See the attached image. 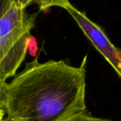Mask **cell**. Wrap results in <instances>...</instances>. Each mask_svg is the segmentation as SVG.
Returning a JSON list of instances; mask_svg holds the SVG:
<instances>
[{"mask_svg": "<svg viewBox=\"0 0 121 121\" xmlns=\"http://www.w3.org/2000/svg\"><path fill=\"white\" fill-rule=\"evenodd\" d=\"M10 121V120H9V119L8 118H4V119H3V121Z\"/></svg>", "mask_w": 121, "mask_h": 121, "instance_id": "obj_12", "label": "cell"}, {"mask_svg": "<svg viewBox=\"0 0 121 121\" xmlns=\"http://www.w3.org/2000/svg\"><path fill=\"white\" fill-rule=\"evenodd\" d=\"M66 10L77 23L96 50L112 66L118 76H121V53L111 41L103 29L91 21L87 15L72 5Z\"/></svg>", "mask_w": 121, "mask_h": 121, "instance_id": "obj_3", "label": "cell"}, {"mask_svg": "<svg viewBox=\"0 0 121 121\" xmlns=\"http://www.w3.org/2000/svg\"><path fill=\"white\" fill-rule=\"evenodd\" d=\"M86 57L72 66L64 61L40 63L38 58L6 87V108L11 121H62L86 109Z\"/></svg>", "mask_w": 121, "mask_h": 121, "instance_id": "obj_1", "label": "cell"}, {"mask_svg": "<svg viewBox=\"0 0 121 121\" xmlns=\"http://www.w3.org/2000/svg\"><path fill=\"white\" fill-rule=\"evenodd\" d=\"M0 78H2V79H4V80H6V79H5V78L4 77V75H3V73H2L1 71V68H0Z\"/></svg>", "mask_w": 121, "mask_h": 121, "instance_id": "obj_10", "label": "cell"}, {"mask_svg": "<svg viewBox=\"0 0 121 121\" xmlns=\"http://www.w3.org/2000/svg\"><path fill=\"white\" fill-rule=\"evenodd\" d=\"M26 1H27V0H21V1H20L21 5V6H22L23 9H25V8H24V5H25V4H26Z\"/></svg>", "mask_w": 121, "mask_h": 121, "instance_id": "obj_9", "label": "cell"}, {"mask_svg": "<svg viewBox=\"0 0 121 121\" xmlns=\"http://www.w3.org/2000/svg\"><path fill=\"white\" fill-rule=\"evenodd\" d=\"M33 3L38 6L40 11H46L52 6H60L66 10V9L72 6L69 0H27L24 8L26 9Z\"/></svg>", "mask_w": 121, "mask_h": 121, "instance_id": "obj_4", "label": "cell"}, {"mask_svg": "<svg viewBox=\"0 0 121 121\" xmlns=\"http://www.w3.org/2000/svg\"><path fill=\"white\" fill-rule=\"evenodd\" d=\"M62 121H112L109 119L98 118L92 116L86 110L75 113Z\"/></svg>", "mask_w": 121, "mask_h": 121, "instance_id": "obj_5", "label": "cell"}, {"mask_svg": "<svg viewBox=\"0 0 121 121\" xmlns=\"http://www.w3.org/2000/svg\"><path fill=\"white\" fill-rule=\"evenodd\" d=\"M20 1H21V0H13V3H16V4H21V3H20Z\"/></svg>", "mask_w": 121, "mask_h": 121, "instance_id": "obj_11", "label": "cell"}, {"mask_svg": "<svg viewBox=\"0 0 121 121\" xmlns=\"http://www.w3.org/2000/svg\"><path fill=\"white\" fill-rule=\"evenodd\" d=\"M4 114H5V111L0 110V121H2L4 118Z\"/></svg>", "mask_w": 121, "mask_h": 121, "instance_id": "obj_8", "label": "cell"}, {"mask_svg": "<svg viewBox=\"0 0 121 121\" xmlns=\"http://www.w3.org/2000/svg\"><path fill=\"white\" fill-rule=\"evenodd\" d=\"M35 18L36 14L29 15L20 4L13 3L0 19V68L6 80L16 75L25 59Z\"/></svg>", "mask_w": 121, "mask_h": 121, "instance_id": "obj_2", "label": "cell"}, {"mask_svg": "<svg viewBox=\"0 0 121 121\" xmlns=\"http://www.w3.org/2000/svg\"><path fill=\"white\" fill-rule=\"evenodd\" d=\"M13 0H0V19L9 10Z\"/></svg>", "mask_w": 121, "mask_h": 121, "instance_id": "obj_7", "label": "cell"}, {"mask_svg": "<svg viewBox=\"0 0 121 121\" xmlns=\"http://www.w3.org/2000/svg\"><path fill=\"white\" fill-rule=\"evenodd\" d=\"M6 80L0 78V110L5 111L6 108Z\"/></svg>", "mask_w": 121, "mask_h": 121, "instance_id": "obj_6", "label": "cell"}]
</instances>
